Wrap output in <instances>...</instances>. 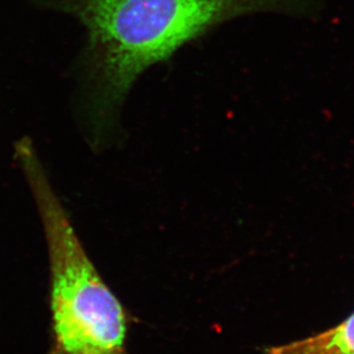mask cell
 <instances>
[{
    "label": "cell",
    "instance_id": "6da1fadb",
    "mask_svg": "<svg viewBox=\"0 0 354 354\" xmlns=\"http://www.w3.org/2000/svg\"><path fill=\"white\" fill-rule=\"evenodd\" d=\"M322 0H55L87 31L88 116L106 130L138 78L218 26L258 13L304 17Z\"/></svg>",
    "mask_w": 354,
    "mask_h": 354
},
{
    "label": "cell",
    "instance_id": "7a4b0ae2",
    "mask_svg": "<svg viewBox=\"0 0 354 354\" xmlns=\"http://www.w3.org/2000/svg\"><path fill=\"white\" fill-rule=\"evenodd\" d=\"M15 158L34 198L50 270L48 354H130L131 317L87 254L29 138Z\"/></svg>",
    "mask_w": 354,
    "mask_h": 354
},
{
    "label": "cell",
    "instance_id": "3957f363",
    "mask_svg": "<svg viewBox=\"0 0 354 354\" xmlns=\"http://www.w3.org/2000/svg\"><path fill=\"white\" fill-rule=\"evenodd\" d=\"M266 354H354V312L329 330L289 344L273 346L266 350Z\"/></svg>",
    "mask_w": 354,
    "mask_h": 354
}]
</instances>
